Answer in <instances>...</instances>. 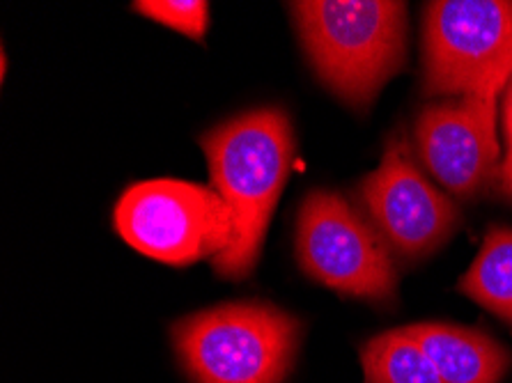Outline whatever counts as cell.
I'll return each instance as SVG.
<instances>
[{"instance_id": "cell-1", "label": "cell", "mask_w": 512, "mask_h": 383, "mask_svg": "<svg viewBox=\"0 0 512 383\" xmlns=\"http://www.w3.org/2000/svg\"><path fill=\"white\" fill-rule=\"evenodd\" d=\"M216 193L235 218L232 244L216 255L223 278H246L258 262L276 200L290 175L292 124L281 108H255L200 138Z\"/></svg>"}, {"instance_id": "cell-2", "label": "cell", "mask_w": 512, "mask_h": 383, "mask_svg": "<svg viewBox=\"0 0 512 383\" xmlns=\"http://www.w3.org/2000/svg\"><path fill=\"white\" fill-rule=\"evenodd\" d=\"M292 17L324 85L349 106H368L405 62L407 5L391 0H306Z\"/></svg>"}, {"instance_id": "cell-3", "label": "cell", "mask_w": 512, "mask_h": 383, "mask_svg": "<svg viewBox=\"0 0 512 383\" xmlns=\"http://www.w3.org/2000/svg\"><path fill=\"white\" fill-rule=\"evenodd\" d=\"M297 340V319L267 303H226L173 326L177 354L196 383H281Z\"/></svg>"}, {"instance_id": "cell-4", "label": "cell", "mask_w": 512, "mask_h": 383, "mask_svg": "<svg viewBox=\"0 0 512 383\" xmlns=\"http://www.w3.org/2000/svg\"><path fill=\"white\" fill-rule=\"evenodd\" d=\"M115 228L138 253L186 267L221 255L235 237V218L212 189L180 179H150L120 195Z\"/></svg>"}, {"instance_id": "cell-5", "label": "cell", "mask_w": 512, "mask_h": 383, "mask_svg": "<svg viewBox=\"0 0 512 383\" xmlns=\"http://www.w3.org/2000/svg\"><path fill=\"white\" fill-rule=\"evenodd\" d=\"M425 90L467 97L506 90L512 76V3L439 0L425 5Z\"/></svg>"}, {"instance_id": "cell-6", "label": "cell", "mask_w": 512, "mask_h": 383, "mask_svg": "<svg viewBox=\"0 0 512 383\" xmlns=\"http://www.w3.org/2000/svg\"><path fill=\"white\" fill-rule=\"evenodd\" d=\"M297 257L315 283L340 294L391 301L395 267L382 237L343 195L313 191L299 209Z\"/></svg>"}, {"instance_id": "cell-7", "label": "cell", "mask_w": 512, "mask_h": 383, "mask_svg": "<svg viewBox=\"0 0 512 383\" xmlns=\"http://www.w3.org/2000/svg\"><path fill=\"white\" fill-rule=\"evenodd\" d=\"M361 200L386 248L407 260L444 246L460 221L453 202L416 168L405 138L389 140L379 168L363 179Z\"/></svg>"}, {"instance_id": "cell-8", "label": "cell", "mask_w": 512, "mask_h": 383, "mask_svg": "<svg viewBox=\"0 0 512 383\" xmlns=\"http://www.w3.org/2000/svg\"><path fill=\"white\" fill-rule=\"evenodd\" d=\"M487 90L428 104L416 120L418 156L428 173L455 198H476L501 175L496 99Z\"/></svg>"}, {"instance_id": "cell-9", "label": "cell", "mask_w": 512, "mask_h": 383, "mask_svg": "<svg viewBox=\"0 0 512 383\" xmlns=\"http://www.w3.org/2000/svg\"><path fill=\"white\" fill-rule=\"evenodd\" d=\"M425 351L446 383H499L510 354L490 335L451 324H414L402 328Z\"/></svg>"}, {"instance_id": "cell-10", "label": "cell", "mask_w": 512, "mask_h": 383, "mask_svg": "<svg viewBox=\"0 0 512 383\" xmlns=\"http://www.w3.org/2000/svg\"><path fill=\"white\" fill-rule=\"evenodd\" d=\"M460 292L512 324V230L487 232L478 257L460 280Z\"/></svg>"}, {"instance_id": "cell-11", "label": "cell", "mask_w": 512, "mask_h": 383, "mask_svg": "<svg viewBox=\"0 0 512 383\" xmlns=\"http://www.w3.org/2000/svg\"><path fill=\"white\" fill-rule=\"evenodd\" d=\"M361 363L368 383H446L402 328L372 338L361 351Z\"/></svg>"}, {"instance_id": "cell-12", "label": "cell", "mask_w": 512, "mask_h": 383, "mask_svg": "<svg viewBox=\"0 0 512 383\" xmlns=\"http://www.w3.org/2000/svg\"><path fill=\"white\" fill-rule=\"evenodd\" d=\"M134 10L191 39H203L207 33L209 5L205 0H143L134 3Z\"/></svg>"}, {"instance_id": "cell-13", "label": "cell", "mask_w": 512, "mask_h": 383, "mask_svg": "<svg viewBox=\"0 0 512 383\" xmlns=\"http://www.w3.org/2000/svg\"><path fill=\"white\" fill-rule=\"evenodd\" d=\"M503 136H506V156L512 159V76L503 90Z\"/></svg>"}, {"instance_id": "cell-14", "label": "cell", "mask_w": 512, "mask_h": 383, "mask_svg": "<svg viewBox=\"0 0 512 383\" xmlns=\"http://www.w3.org/2000/svg\"><path fill=\"white\" fill-rule=\"evenodd\" d=\"M501 189L512 200V159H503L501 163Z\"/></svg>"}]
</instances>
